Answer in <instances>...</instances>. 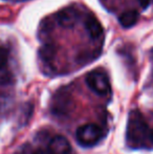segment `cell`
I'll return each mask as SVG.
<instances>
[{"label": "cell", "mask_w": 153, "mask_h": 154, "mask_svg": "<svg viewBox=\"0 0 153 154\" xmlns=\"http://www.w3.org/2000/svg\"><path fill=\"white\" fill-rule=\"evenodd\" d=\"M34 154H50L48 152V151H44V150H38V151H36Z\"/></svg>", "instance_id": "11"}, {"label": "cell", "mask_w": 153, "mask_h": 154, "mask_svg": "<svg viewBox=\"0 0 153 154\" xmlns=\"http://www.w3.org/2000/svg\"><path fill=\"white\" fill-rule=\"evenodd\" d=\"M48 152L50 154H72V148L65 136L56 135L49 142Z\"/></svg>", "instance_id": "4"}, {"label": "cell", "mask_w": 153, "mask_h": 154, "mask_svg": "<svg viewBox=\"0 0 153 154\" xmlns=\"http://www.w3.org/2000/svg\"><path fill=\"white\" fill-rule=\"evenodd\" d=\"M56 47L53 44H45L40 48V57L44 62H50L55 58Z\"/></svg>", "instance_id": "8"}, {"label": "cell", "mask_w": 153, "mask_h": 154, "mask_svg": "<svg viewBox=\"0 0 153 154\" xmlns=\"http://www.w3.org/2000/svg\"><path fill=\"white\" fill-rule=\"evenodd\" d=\"M151 132L143 114L139 110H132L129 113L126 140L130 148L142 149L149 147L150 143H152Z\"/></svg>", "instance_id": "1"}, {"label": "cell", "mask_w": 153, "mask_h": 154, "mask_svg": "<svg viewBox=\"0 0 153 154\" xmlns=\"http://www.w3.org/2000/svg\"><path fill=\"white\" fill-rule=\"evenodd\" d=\"M85 29L92 39H99L103 35V27L94 16H87L85 19Z\"/></svg>", "instance_id": "6"}, {"label": "cell", "mask_w": 153, "mask_h": 154, "mask_svg": "<svg viewBox=\"0 0 153 154\" xmlns=\"http://www.w3.org/2000/svg\"><path fill=\"white\" fill-rule=\"evenodd\" d=\"M80 13L74 6L63 8L57 15V22L63 27H72L78 22Z\"/></svg>", "instance_id": "5"}, {"label": "cell", "mask_w": 153, "mask_h": 154, "mask_svg": "<svg viewBox=\"0 0 153 154\" xmlns=\"http://www.w3.org/2000/svg\"><path fill=\"white\" fill-rule=\"evenodd\" d=\"M103 136V131L100 126L96 124H85L80 126L76 131V140L78 144L85 148L96 146Z\"/></svg>", "instance_id": "2"}, {"label": "cell", "mask_w": 153, "mask_h": 154, "mask_svg": "<svg viewBox=\"0 0 153 154\" xmlns=\"http://www.w3.org/2000/svg\"><path fill=\"white\" fill-rule=\"evenodd\" d=\"M137 1H139V5H141L142 8H148V6H149V4H150V2H151V0H137Z\"/></svg>", "instance_id": "10"}, {"label": "cell", "mask_w": 153, "mask_h": 154, "mask_svg": "<svg viewBox=\"0 0 153 154\" xmlns=\"http://www.w3.org/2000/svg\"><path fill=\"white\" fill-rule=\"evenodd\" d=\"M87 86L99 95H107L110 92V82L107 73L102 69H94L86 75Z\"/></svg>", "instance_id": "3"}, {"label": "cell", "mask_w": 153, "mask_h": 154, "mask_svg": "<svg viewBox=\"0 0 153 154\" xmlns=\"http://www.w3.org/2000/svg\"><path fill=\"white\" fill-rule=\"evenodd\" d=\"M151 137H152V144H153V130H152V132H151Z\"/></svg>", "instance_id": "12"}, {"label": "cell", "mask_w": 153, "mask_h": 154, "mask_svg": "<svg viewBox=\"0 0 153 154\" xmlns=\"http://www.w3.org/2000/svg\"><path fill=\"white\" fill-rule=\"evenodd\" d=\"M139 20V14L136 11H126L120 17H118V22L125 29L133 26Z\"/></svg>", "instance_id": "7"}, {"label": "cell", "mask_w": 153, "mask_h": 154, "mask_svg": "<svg viewBox=\"0 0 153 154\" xmlns=\"http://www.w3.org/2000/svg\"><path fill=\"white\" fill-rule=\"evenodd\" d=\"M8 61V51L3 47H0V69L5 65Z\"/></svg>", "instance_id": "9"}, {"label": "cell", "mask_w": 153, "mask_h": 154, "mask_svg": "<svg viewBox=\"0 0 153 154\" xmlns=\"http://www.w3.org/2000/svg\"><path fill=\"white\" fill-rule=\"evenodd\" d=\"M151 55H152V62H153V51H152V53H151Z\"/></svg>", "instance_id": "13"}]
</instances>
